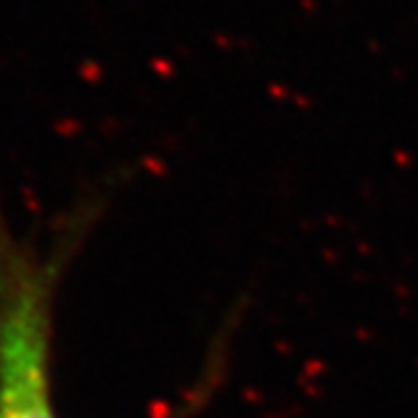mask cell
I'll return each instance as SVG.
<instances>
[{
	"instance_id": "6da1fadb",
	"label": "cell",
	"mask_w": 418,
	"mask_h": 418,
	"mask_svg": "<svg viewBox=\"0 0 418 418\" xmlns=\"http://www.w3.org/2000/svg\"><path fill=\"white\" fill-rule=\"evenodd\" d=\"M101 197L61 219L48 252L13 234L0 201V418H56L51 406L53 297L63 267L99 222Z\"/></svg>"
}]
</instances>
